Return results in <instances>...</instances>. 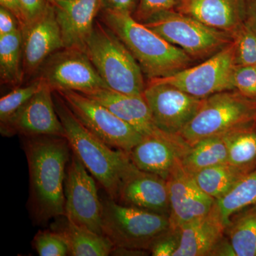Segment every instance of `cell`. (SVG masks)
<instances>
[{
	"label": "cell",
	"mask_w": 256,
	"mask_h": 256,
	"mask_svg": "<svg viewBox=\"0 0 256 256\" xmlns=\"http://www.w3.org/2000/svg\"><path fill=\"white\" fill-rule=\"evenodd\" d=\"M102 11L132 14L136 0H100Z\"/></svg>",
	"instance_id": "8d00e7d4"
},
{
	"label": "cell",
	"mask_w": 256,
	"mask_h": 256,
	"mask_svg": "<svg viewBox=\"0 0 256 256\" xmlns=\"http://www.w3.org/2000/svg\"><path fill=\"white\" fill-rule=\"evenodd\" d=\"M56 92L84 126L111 148L129 153L144 138L132 126L90 98L74 90Z\"/></svg>",
	"instance_id": "ba28073f"
},
{
	"label": "cell",
	"mask_w": 256,
	"mask_h": 256,
	"mask_svg": "<svg viewBox=\"0 0 256 256\" xmlns=\"http://www.w3.org/2000/svg\"><path fill=\"white\" fill-rule=\"evenodd\" d=\"M244 22L256 34V0H244Z\"/></svg>",
	"instance_id": "f35d334b"
},
{
	"label": "cell",
	"mask_w": 256,
	"mask_h": 256,
	"mask_svg": "<svg viewBox=\"0 0 256 256\" xmlns=\"http://www.w3.org/2000/svg\"><path fill=\"white\" fill-rule=\"evenodd\" d=\"M21 30L18 18L11 12L0 6V36L10 34Z\"/></svg>",
	"instance_id": "d590c367"
},
{
	"label": "cell",
	"mask_w": 256,
	"mask_h": 256,
	"mask_svg": "<svg viewBox=\"0 0 256 256\" xmlns=\"http://www.w3.org/2000/svg\"><path fill=\"white\" fill-rule=\"evenodd\" d=\"M48 1H50V0H48Z\"/></svg>",
	"instance_id": "ab89813d"
},
{
	"label": "cell",
	"mask_w": 256,
	"mask_h": 256,
	"mask_svg": "<svg viewBox=\"0 0 256 256\" xmlns=\"http://www.w3.org/2000/svg\"><path fill=\"white\" fill-rule=\"evenodd\" d=\"M0 6L6 8L16 16L20 22L21 30L24 28L26 22L22 8L21 0H0Z\"/></svg>",
	"instance_id": "74e56055"
},
{
	"label": "cell",
	"mask_w": 256,
	"mask_h": 256,
	"mask_svg": "<svg viewBox=\"0 0 256 256\" xmlns=\"http://www.w3.org/2000/svg\"><path fill=\"white\" fill-rule=\"evenodd\" d=\"M21 4L25 22L28 25L45 12L50 2L48 0H21Z\"/></svg>",
	"instance_id": "e575fe53"
},
{
	"label": "cell",
	"mask_w": 256,
	"mask_h": 256,
	"mask_svg": "<svg viewBox=\"0 0 256 256\" xmlns=\"http://www.w3.org/2000/svg\"><path fill=\"white\" fill-rule=\"evenodd\" d=\"M236 90L250 100L256 101V67L236 65L234 72Z\"/></svg>",
	"instance_id": "1f68e13d"
},
{
	"label": "cell",
	"mask_w": 256,
	"mask_h": 256,
	"mask_svg": "<svg viewBox=\"0 0 256 256\" xmlns=\"http://www.w3.org/2000/svg\"></svg>",
	"instance_id": "60d3db41"
},
{
	"label": "cell",
	"mask_w": 256,
	"mask_h": 256,
	"mask_svg": "<svg viewBox=\"0 0 256 256\" xmlns=\"http://www.w3.org/2000/svg\"><path fill=\"white\" fill-rule=\"evenodd\" d=\"M226 225L215 202L206 215L180 227V244L173 256H210L226 234Z\"/></svg>",
	"instance_id": "d6986e66"
},
{
	"label": "cell",
	"mask_w": 256,
	"mask_h": 256,
	"mask_svg": "<svg viewBox=\"0 0 256 256\" xmlns=\"http://www.w3.org/2000/svg\"><path fill=\"white\" fill-rule=\"evenodd\" d=\"M58 232L68 244L69 255L72 256H108L111 255L114 246L104 235L77 225L66 218Z\"/></svg>",
	"instance_id": "7402d4cb"
},
{
	"label": "cell",
	"mask_w": 256,
	"mask_h": 256,
	"mask_svg": "<svg viewBox=\"0 0 256 256\" xmlns=\"http://www.w3.org/2000/svg\"><path fill=\"white\" fill-rule=\"evenodd\" d=\"M142 24L192 58L212 56L233 41L232 34L172 10L160 13Z\"/></svg>",
	"instance_id": "52a82bcc"
},
{
	"label": "cell",
	"mask_w": 256,
	"mask_h": 256,
	"mask_svg": "<svg viewBox=\"0 0 256 256\" xmlns=\"http://www.w3.org/2000/svg\"><path fill=\"white\" fill-rule=\"evenodd\" d=\"M53 92L82 94L108 88L85 52L63 48L50 56L38 72Z\"/></svg>",
	"instance_id": "30bf717a"
},
{
	"label": "cell",
	"mask_w": 256,
	"mask_h": 256,
	"mask_svg": "<svg viewBox=\"0 0 256 256\" xmlns=\"http://www.w3.org/2000/svg\"><path fill=\"white\" fill-rule=\"evenodd\" d=\"M24 78L22 32L20 30L0 36V78L2 84L18 87Z\"/></svg>",
	"instance_id": "4316f807"
},
{
	"label": "cell",
	"mask_w": 256,
	"mask_h": 256,
	"mask_svg": "<svg viewBox=\"0 0 256 256\" xmlns=\"http://www.w3.org/2000/svg\"><path fill=\"white\" fill-rule=\"evenodd\" d=\"M42 80L37 77L31 84L26 86H18L13 89L0 99V122H6L34 95L41 87Z\"/></svg>",
	"instance_id": "f1b7e54d"
},
{
	"label": "cell",
	"mask_w": 256,
	"mask_h": 256,
	"mask_svg": "<svg viewBox=\"0 0 256 256\" xmlns=\"http://www.w3.org/2000/svg\"><path fill=\"white\" fill-rule=\"evenodd\" d=\"M255 121L256 101L237 90H226L204 98L198 112L178 136L191 146L204 138L223 136Z\"/></svg>",
	"instance_id": "8992f818"
},
{
	"label": "cell",
	"mask_w": 256,
	"mask_h": 256,
	"mask_svg": "<svg viewBox=\"0 0 256 256\" xmlns=\"http://www.w3.org/2000/svg\"><path fill=\"white\" fill-rule=\"evenodd\" d=\"M190 146L178 134L162 132L144 136L128 153L131 162L138 169L158 175L168 181L182 164Z\"/></svg>",
	"instance_id": "5bb4252c"
},
{
	"label": "cell",
	"mask_w": 256,
	"mask_h": 256,
	"mask_svg": "<svg viewBox=\"0 0 256 256\" xmlns=\"http://www.w3.org/2000/svg\"><path fill=\"white\" fill-rule=\"evenodd\" d=\"M225 232L236 256H256V204L232 216Z\"/></svg>",
	"instance_id": "cb8c5ba5"
},
{
	"label": "cell",
	"mask_w": 256,
	"mask_h": 256,
	"mask_svg": "<svg viewBox=\"0 0 256 256\" xmlns=\"http://www.w3.org/2000/svg\"><path fill=\"white\" fill-rule=\"evenodd\" d=\"M22 32L24 74V77H31L38 74L50 56L64 48L52 5L50 3L45 12L33 22L26 25Z\"/></svg>",
	"instance_id": "e0dca14e"
},
{
	"label": "cell",
	"mask_w": 256,
	"mask_h": 256,
	"mask_svg": "<svg viewBox=\"0 0 256 256\" xmlns=\"http://www.w3.org/2000/svg\"><path fill=\"white\" fill-rule=\"evenodd\" d=\"M246 174L238 168L225 162L200 170L193 176L202 191L218 200L232 191Z\"/></svg>",
	"instance_id": "d4e9b609"
},
{
	"label": "cell",
	"mask_w": 256,
	"mask_h": 256,
	"mask_svg": "<svg viewBox=\"0 0 256 256\" xmlns=\"http://www.w3.org/2000/svg\"><path fill=\"white\" fill-rule=\"evenodd\" d=\"M216 202L226 226L232 216L247 207L256 205V168L242 178L232 191Z\"/></svg>",
	"instance_id": "83f0119b"
},
{
	"label": "cell",
	"mask_w": 256,
	"mask_h": 256,
	"mask_svg": "<svg viewBox=\"0 0 256 256\" xmlns=\"http://www.w3.org/2000/svg\"><path fill=\"white\" fill-rule=\"evenodd\" d=\"M236 44L232 41L203 63L188 67L164 78H152L170 84L190 95L205 98L226 90H235L234 72Z\"/></svg>",
	"instance_id": "9c48e42d"
},
{
	"label": "cell",
	"mask_w": 256,
	"mask_h": 256,
	"mask_svg": "<svg viewBox=\"0 0 256 256\" xmlns=\"http://www.w3.org/2000/svg\"><path fill=\"white\" fill-rule=\"evenodd\" d=\"M56 111L65 131V138L90 174L112 200H117L121 178L131 164L128 153L114 150L90 132L53 92Z\"/></svg>",
	"instance_id": "3957f363"
},
{
	"label": "cell",
	"mask_w": 256,
	"mask_h": 256,
	"mask_svg": "<svg viewBox=\"0 0 256 256\" xmlns=\"http://www.w3.org/2000/svg\"><path fill=\"white\" fill-rule=\"evenodd\" d=\"M33 245L40 256L69 255L66 240L60 232H40L35 236Z\"/></svg>",
	"instance_id": "4dcf8cb0"
},
{
	"label": "cell",
	"mask_w": 256,
	"mask_h": 256,
	"mask_svg": "<svg viewBox=\"0 0 256 256\" xmlns=\"http://www.w3.org/2000/svg\"><path fill=\"white\" fill-rule=\"evenodd\" d=\"M42 80L41 87L33 97L6 122L1 124L2 134H20L28 138H65L63 124L56 111L53 90Z\"/></svg>",
	"instance_id": "4fadbf2b"
},
{
	"label": "cell",
	"mask_w": 256,
	"mask_h": 256,
	"mask_svg": "<svg viewBox=\"0 0 256 256\" xmlns=\"http://www.w3.org/2000/svg\"><path fill=\"white\" fill-rule=\"evenodd\" d=\"M236 44V64L256 66V34L242 22L232 34Z\"/></svg>",
	"instance_id": "f546056e"
},
{
	"label": "cell",
	"mask_w": 256,
	"mask_h": 256,
	"mask_svg": "<svg viewBox=\"0 0 256 256\" xmlns=\"http://www.w3.org/2000/svg\"><path fill=\"white\" fill-rule=\"evenodd\" d=\"M252 122L223 134L228 148L227 162L246 174L256 168V129Z\"/></svg>",
	"instance_id": "603a6c76"
},
{
	"label": "cell",
	"mask_w": 256,
	"mask_h": 256,
	"mask_svg": "<svg viewBox=\"0 0 256 256\" xmlns=\"http://www.w3.org/2000/svg\"><path fill=\"white\" fill-rule=\"evenodd\" d=\"M117 200L128 206L170 215L168 181L138 169L132 162L121 178Z\"/></svg>",
	"instance_id": "2e32d148"
},
{
	"label": "cell",
	"mask_w": 256,
	"mask_h": 256,
	"mask_svg": "<svg viewBox=\"0 0 256 256\" xmlns=\"http://www.w3.org/2000/svg\"><path fill=\"white\" fill-rule=\"evenodd\" d=\"M85 53L108 88L143 96L146 85L142 69L124 42L104 22L96 21Z\"/></svg>",
	"instance_id": "277c9868"
},
{
	"label": "cell",
	"mask_w": 256,
	"mask_h": 256,
	"mask_svg": "<svg viewBox=\"0 0 256 256\" xmlns=\"http://www.w3.org/2000/svg\"><path fill=\"white\" fill-rule=\"evenodd\" d=\"M168 184L172 229L178 230L184 224L206 215L214 205V198L202 191L182 163L170 175Z\"/></svg>",
	"instance_id": "9a60e30c"
},
{
	"label": "cell",
	"mask_w": 256,
	"mask_h": 256,
	"mask_svg": "<svg viewBox=\"0 0 256 256\" xmlns=\"http://www.w3.org/2000/svg\"><path fill=\"white\" fill-rule=\"evenodd\" d=\"M102 22L120 38L149 79L164 78L188 68L192 57L140 22L129 13L102 11Z\"/></svg>",
	"instance_id": "7a4b0ae2"
},
{
	"label": "cell",
	"mask_w": 256,
	"mask_h": 256,
	"mask_svg": "<svg viewBox=\"0 0 256 256\" xmlns=\"http://www.w3.org/2000/svg\"><path fill=\"white\" fill-rule=\"evenodd\" d=\"M178 12L232 34L244 21V0H180Z\"/></svg>",
	"instance_id": "44dd1931"
},
{
	"label": "cell",
	"mask_w": 256,
	"mask_h": 256,
	"mask_svg": "<svg viewBox=\"0 0 256 256\" xmlns=\"http://www.w3.org/2000/svg\"><path fill=\"white\" fill-rule=\"evenodd\" d=\"M84 95L105 106L142 136H152L162 132L153 122L150 110L143 96L122 94L108 88Z\"/></svg>",
	"instance_id": "ffe728a7"
},
{
	"label": "cell",
	"mask_w": 256,
	"mask_h": 256,
	"mask_svg": "<svg viewBox=\"0 0 256 256\" xmlns=\"http://www.w3.org/2000/svg\"><path fill=\"white\" fill-rule=\"evenodd\" d=\"M102 204V230L114 247L150 250L160 236L170 228L169 216L118 203L112 198Z\"/></svg>",
	"instance_id": "5b68a950"
},
{
	"label": "cell",
	"mask_w": 256,
	"mask_h": 256,
	"mask_svg": "<svg viewBox=\"0 0 256 256\" xmlns=\"http://www.w3.org/2000/svg\"><path fill=\"white\" fill-rule=\"evenodd\" d=\"M180 0H140L134 18L141 23L146 22L153 16L172 10Z\"/></svg>",
	"instance_id": "d6a6232c"
},
{
	"label": "cell",
	"mask_w": 256,
	"mask_h": 256,
	"mask_svg": "<svg viewBox=\"0 0 256 256\" xmlns=\"http://www.w3.org/2000/svg\"><path fill=\"white\" fill-rule=\"evenodd\" d=\"M143 97L156 127L172 134H180L194 117L204 100L153 79H149Z\"/></svg>",
	"instance_id": "8fae6325"
},
{
	"label": "cell",
	"mask_w": 256,
	"mask_h": 256,
	"mask_svg": "<svg viewBox=\"0 0 256 256\" xmlns=\"http://www.w3.org/2000/svg\"><path fill=\"white\" fill-rule=\"evenodd\" d=\"M77 225L104 235L102 204L92 175L73 152L65 188V214Z\"/></svg>",
	"instance_id": "7c38bea8"
},
{
	"label": "cell",
	"mask_w": 256,
	"mask_h": 256,
	"mask_svg": "<svg viewBox=\"0 0 256 256\" xmlns=\"http://www.w3.org/2000/svg\"><path fill=\"white\" fill-rule=\"evenodd\" d=\"M26 154L30 170L32 201L37 220L46 222L65 214L64 188L69 146L65 138H28Z\"/></svg>",
	"instance_id": "6da1fadb"
},
{
	"label": "cell",
	"mask_w": 256,
	"mask_h": 256,
	"mask_svg": "<svg viewBox=\"0 0 256 256\" xmlns=\"http://www.w3.org/2000/svg\"><path fill=\"white\" fill-rule=\"evenodd\" d=\"M60 26L64 46L85 52L96 18L101 10L100 0H50Z\"/></svg>",
	"instance_id": "ac0fdd59"
},
{
	"label": "cell",
	"mask_w": 256,
	"mask_h": 256,
	"mask_svg": "<svg viewBox=\"0 0 256 256\" xmlns=\"http://www.w3.org/2000/svg\"><path fill=\"white\" fill-rule=\"evenodd\" d=\"M227 162L226 143L223 136H216L204 138L190 146L182 163L183 168L193 174L200 170Z\"/></svg>",
	"instance_id": "484cf974"
},
{
	"label": "cell",
	"mask_w": 256,
	"mask_h": 256,
	"mask_svg": "<svg viewBox=\"0 0 256 256\" xmlns=\"http://www.w3.org/2000/svg\"><path fill=\"white\" fill-rule=\"evenodd\" d=\"M180 244V230L170 228L156 239L150 252L153 256H173Z\"/></svg>",
	"instance_id": "836d02e7"
}]
</instances>
